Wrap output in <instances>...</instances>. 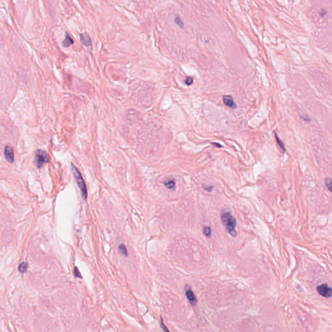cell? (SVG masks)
<instances>
[{
	"label": "cell",
	"instance_id": "1",
	"mask_svg": "<svg viewBox=\"0 0 332 332\" xmlns=\"http://www.w3.org/2000/svg\"><path fill=\"white\" fill-rule=\"evenodd\" d=\"M221 220L222 224L225 225L226 231L233 237L236 236V221L230 212L222 211L221 214Z\"/></svg>",
	"mask_w": 332,
	"mask_h": 332
},
{
	"label": "cell",
	"instance_id": "2",
	"mask_svg": "<svg viewBox=\"0 0 332 332\" xmlns=\"http://www.w3.org/2000/svg\"><path fill=\"white\" fill-rule=\"evenodd\" d=\"M72 171L73 173V175L75 177V178L76 181L77 182L78 186L80 188L81 193H82V195L84 199H86L87 195H88V192H87V188L85 182L84 181V178L81 175L78 169L73 164H72Z\"/></svg>",
	"mask_w": 332,
	"mask_h": 332
},
{
	"label": "cell",
	"instance_id": "3",
	"mask_svg": "<svg viewBox=\"0 0 332 332\" xmlns=\"http://www.w3.org/2000/svg\"><path fill=\"white\" fill-rule=\"evenodd\" d=\"M49 162L48 153L43 150L38 149L35 152V164L36 167L40 169L43 165Z\"/></svg>",
	"mask_w": 332,
	"mask_h": 332
},
{
	"label": "cell",
	"instance_id": "4",
	"mask_svg": "<svg viewBox=\"0 0 332 332\" xmlns=\"http://www.w3.org/2000/svg\"><path fill=\"white\" fill-rule=\"evenodd\" d=\"M318 293L325 298H330L332 295L331 288L328 284H323L317 287Z\"/></svg>",
	"mask_w": 332,
	"mask_h": 332
},
{
	"label": "cell",
	"instance_id": "5",
	"mask_svg": "<svg viewBox=\"0 0 332 332\" xmlns=\"http://www.w3.org/2000/svg\"><path fill=\"white\" fill-rule=\"evenodd\" d=\"M4 155L5 159L9 162L13 163L14 162V150L12 147L5 145L4 148Z\"/></svg>",
	"mask_w": 332,
	"mask_h": 332
},
{
	"label": "cell",
	"instance_id": "6",
	"mask_svg": "<svg viewBox=\"0 0 332 332\" xmlns=\"http://www.w3.org/2000/svg\"><path fill=\"white\" fill-rule=\"evenodd\" d=\"M80 42H82V43L83 45H84L86 47H87L89 49H91L92 48V43H91V39L90 36L86 33V32H84V33H82L80 35Z\"/></svg>",
	"mask_w": 332,
	"mask_h": 332
},
{
	"label": "cell",
	"instance_id": "7",
	"mask_svg": "<svg viewBox=\"0 0 332 332\" xmlns=\"http://www.w3.org/2000/svg\"><path fill=\"white\" fill-rule=\"evenodd\" d=\"M186 295L190 304L194 306H196V304H197V298L195 297L193 292L188 286L186 287Z\"/></svg>",
	"mask_w": 332,
	"mask_h": 332
},
{
	"label": "cell",
	"instance_id": "8",
	"mask_svg": "<svg viewBox=\"0 0 332 332\" xmlns=\"http://www.w3.org/2000/svg\"><path fill=\"white\" fill-rule=\"evenodd\" d=\"M222 100L223 103H224L225 105L227 106L230 107L232 108H236V105L235 104L233 97L231 95H225L222 98Z\"/></svg>",
	"mask_w": 332,
	"mask_h": 332
},
{
	"label": "cell",
	"instance_id": "9",
	"mask_svg": "<svg viewBox=\"0 0 332 332\" xmlns=\"http://www.w3.org/2000/svg\"><path fill=\"white\" fill-rule=\"evenodd\" d=\"M73 43L74 42H73V40L72 39V37H71L68 33H66V37H65V39L62 42L63 47H68L70 46L73 44Z\"/></svg>",
	"mask_w": 332,
	"mask_h": 332
},
{
	"label": "cell",
	"instance_id": "10",
	"mask_svg": "<svg viewBox=\"0 0 332 332\" xmlns=\"http://www.w3.org/2000/svg\"><path fill=\"white\" fill-rule=\"evenodd\" d=\"M164 185L167 189L171 190V191H173L175 189V182L172 179H168V180L164 182Z\"/></svg>",
	"mask_w": 332,
	"mask_h": 332
},
{
	"label": "cell",
	"instance_id": "11",
	"mask_svg": "<svg viewBox=\"0 0 332 332\" xmlns=\"http://www.w3.org/2000/svg\"><path fill=\"white\" fill-rule=\"evenodd\" d=\"M28 263H27L26 262H22L20 264L18 267V270L20 273H25L27 271V270H28Z\"/></svg>",
	"mask_w": 332,
	"mask_h": 332
},
{
	"label": "cell",
	"instance_id": "12",
	"mask_svg": "<svg viewBox=\"0 0 332 332\" xmlns=\"http://www.w3.org/2000/svg\"><path fill=\"white\" fill-rule=\"evenodd\" d=\"M118 250H119V252H120L122 255L125 256H127L128 255V254H127L128 252H127V250L126 247H125L123 244H121L119 246Z\"/></svg>",
	"mask_w": 332,
	"mask_h": 332
},
{
	"label": "cell",
	"instance_id": "13",
	"mask_svg": "<svg viewBox=\"0 0 332 332\" xmlns=\"http://www.w3.org/2000/svg\"><path fill=\"white\" fill-rule=\"evenodd\" d=\"M275 137H276V141H277V142H278V145H279V146H280V149H282L283 151H284V152H285V151H286V149H285V147H284V144H283V142H282V140H281L280 139V138H279L278 136V135H277V134H276V132H275Z\"/></svg>",
	"mask_w": 332,
	"mask_h": 332
},
{
	"label": "cell",
	"instance_id": "14",
	"mask_svg": "<svg viewBox=\"0 0 332 332\" xmlns=\"http://www.w3.org/2000/svg\"><path fill=\"white\" fill-rule=\"evenodd\" d=\"M204 235L208 237H210L211 236V228L209 226H205L204 228Z\"/></svg>",
	"mask_w": 332,
	"mask_h": 332
},
{
	"label": "cell",
	"instance_id": "15",
	"mask_svg": "<svg viewBox=\"0 0 332 332\" xmlns=\"http://www.w3.org/2000/svg\"><path fill=\"white\" fill-rule=\"evenodd\" d=\"M174 21H175V24H176L178 27H180L181 28H184V23L182 22V21L181 20L180 18L175 17V20H174Z\"/></svg>",
	"mask_w": 332,
	"mask_h": 332
},
{
	"label": "cell",
	"instance_id": "16",
	"mask_svg": "<svg viewBox=\"0 0 332 332\" xmlns=\"http://www.w3.org/2000/svg\"><path fill=\"white\" fill-rule=\"evenodd\" d=\"M325 184H326V187H327L328 188V189L331 192V178H326V181H325Z\"/></svg>",
	"mask_w": 332,
	"mask_h": 332
},
{
	"label": "cell",
	"instance_id": "17",
	"mask_svg": "<svg viewBox=\"0 0 332 332\" xmlns=\"http://www.w3.org/2000/svg\"><path fill=\"white\" fill-rule=\"evenodd\" d=\"M193 82V79L192 77H188L186 79V80H185V83H186L187 85H191L192 84Z\"/></svg>",
	"mask_w": 332,
	"mask_h": 332
},
{
	"label": "cell",
	"instance_id": "18",
	"mask_svg": "<svg viewBox=\"0 0 332 332\" xmlns=\"http://www.w3.org/2000/svg\"><path fill=\"white\" fill-rule=\"evenodd\" d=\"M74 274H75V276L76 277H78V278H82V276H81V274L80 272L79 271L77 267H75V270H74Z\"/></svg>",
	"mask_w": 332,
	"mask_h": 332
},
{
	"label": "cell",
	"instance_id": "19",
	"mask_svg": "<svg viewBox=\"0 0 332 332\" xmlns=\"http://www.w3.org/2000/svg\"><path fill=\"white\" fill-rule=\"evenodd\" d=\"M211 144H212V145H215V146H216V147H222V145H221L220 144H219V143L214 142V143H211Z\"/></svg>",
	"mask_w": 332,
	"mask_h": 332
},
{
	"label": "cell",
	"instance_id": "20",
	"mask_svg": "<svg viewBox=\"0 0 332 332\" xmlns=\"http://www.w3.org/2000/svg\"><path fill=\"white\" fill-rule=\"evenodd\" d=\"M161 324H162V328H163V330H164V331H169V330H168L167 328H166V326H165L164 324H163V323H161Z\"/></svg>",
	"mask_w": 332,
	"mask_h": 332
},
{
	"label": "cell",
	"instance_id": "21",
	"mask_svg": "<svg viewBox=\"0 0 332 332\" xmlns=\"http://www.w3.org/2000/svg\"><path fill=\"white\" fill-rule=\"evenodd\" d=\"M204 188L206 190H208V191H209V192H211V191H212V189H213V187H212V186H211L210 188H208H208L204 187Z\"/></svg>",
	"mask_w": 332,
	"mask_h": 332
}]
</instances>
